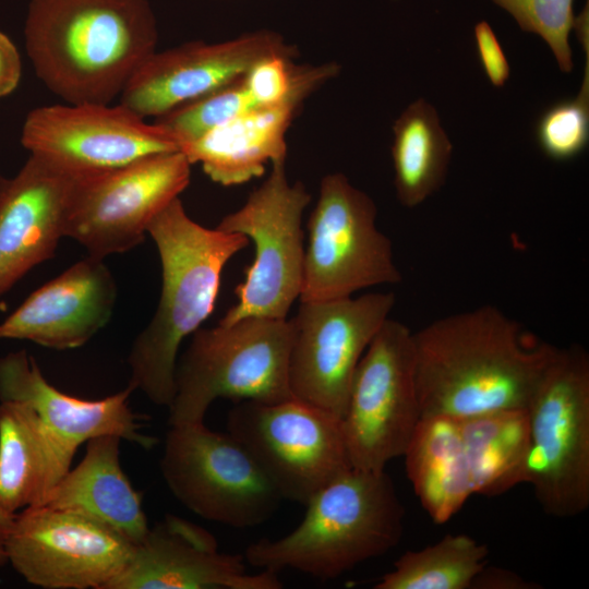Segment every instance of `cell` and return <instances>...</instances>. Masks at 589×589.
Segmentation results:
<instances>
[{"label": "cell", "mask_w": 589, "mask_h": 589, "mask_svg": "<svg viewBox=\"0 0 589 589\" xmlns=\"http://www.w3.org/2000/svg\"><path fill=\"white\" fill-rule=\"evenodd\" d=\"M15 515L7 513L0 506V567L8 564L7 558V540L13 525Z\"/></svg>", "instance_id": "836d02e7"}, {"label": "cell", "mask_w": 589, "mask_h": 589, "mask_svg": "<svg viewBox=\"0 0 589 589\" xmlns=\"http://www.w3.org/2000/svg\"><path fill=\"white\" fill-rule=\"evenodd\" d=\"M290 320L245 317L200 327L178 357L170 425L204 422L218 398L279 402L294 398L288 377Z\"/></svg>", "instance_id": "5b68a950"}, {"label": "cell", "mask_w": 589, "mask_h": 589, "mask_svg": "<svg viewBox=\"0 0 589 589\" xmlns=\"http://www.w3.org/2000/svg\"><path fill=\"white\" fill-rule=\"evenodd\" d=\"M75 178L36 155L0 177V298L56 254Z\"/></svg>", "instance_id": "ac0fdd59"}, {"label": "cell", "mask_w": 589, "mask_h": 589, "mask_svg": "<svg viewBox=\"0 0 589 589\" xmlns=\"http://www.w3.org/2000/svg\"><path fill=\"white\" fill-rule=\"evenodd\" d=\"M25 47L37 77L67 104H110L156 51L148 0H31Z\"/></svg>", "instance_id": "7a4b0ae2"}, {"label": "cell", "mask_w": 589, "mask_h": 589, "mask_svg": "<svg viewBox=\"0 0 589 589\" xmlns=\"http://www.w3.org/2000/svg\"><path fill=\"white\" fill-rule=\"evenodd\" d=\"M305 515L283 538L260 539L244 552L250 565L293 569L328 580L386 554L401 540L405 508L383 471L351 469L304 505Z\"/></svg>", "instance_id": "277c9868"}, {"label": "cell", "mask_w": 589, "mask_h": 589, "mask_svg": "<svg viewBox=\"0 0 589 589\" xmlns=\"http://www.w3.org/2000/svg\"><path fill=\"white\" fill-rule=\"evenodd\" d=\"M191 164L180 151L75 179L64 237L105 260L143 242L152 220L187 189Z\"/></svg>", "instance_id": "7c38bea8"}, {"label": "cell", "mask_w": 589, "mask_h": 589, "mask_svg": "<svg viewBox=\"0 0 589 589\" xmlns=\"http://www.w3.org/2000/svg\"><path fill=\"white\" fill-rule=\"evenodd\" d=\"M421 418L527 409L557 347L484 304L412 332Z\"/></svg>", "instance_id": "6da1fadb"}, {"label": "cell", "mask_w": 589, "mask_h": 589, "mask_svg": "<svg viewBox=\"0 0 589 589\" xmlns=\"http://www.w3.org/2000/svg\"><path fill=\"white\" fill-rule=\"evenodd\" d=\"M404 457L413 491L435 524L447 522L473 494L458 418L422 417Z\"/></svg>", "instance_id": "cb8c5ba5"}, {"label": "cell", "mask_w": 589, "mask_h": 589, "mask_svg": "<svg viewBox=\"0 0 589 589\" xmlns=\"http://www.w3.org/2000/svg\"><path fill=\"white\" fill-rule=\"evenodd\" d=\"M22 76V61L16 46L0 32V98L13 93Z\"/></svg>", "instance_id": "1f68e13d"}, {"label": "cell", "mask_w": 589, "mask_h": 589, "mask_svg": "<svg viewBox=\"0 0 589 589\" xmlns=\"http://www.w3.org/2000/svg\"><path fill=\"white\" fill-rule=\"evenodd\" d=\"M507 11L525 32L542 37L558 68L573 70L569 33L574 27V0H492Z\"/></svg>", "instance_id": "f546056e"}, {"label": "cell", "mask_w": 589, "mask_h": 589, "mask_svg": "<svg viewBox=\"0 0 589 589\" xmlns=\"http://www.w3.org/2000/svg\"><path fill=\"white\" fill-rule=\"evenodd\" d=\"M474 41L481 67L496 87L505 85L509 77V64L489 23L481 21L474 27Z\"/></svg>", "instance_id": "4dcf8cb0"}, {"label": "cell", "mask_w": 589, "mask_h": 589, "mask_svg": "<svg viewBox=\"0 0 589 589\" xmlns=\"http://www.w3.org/2000/svg\"><path fill=\"white\" fill-rule=\"evenodd\" d=\"M488 555V546L472 537L449 533L432 545L405 552L374 588L470 589Z\"/></svg>", "instance_id": "4316f807"}, {"label": "cell", "mask_w": 589, "mask_h": 589, "mask_svg": "<svg viewBox=\"0 0 589 589\" xmlns=\"http://www.w3.org/2000/svg\"><path fill=\"white\" fill-rule=\"evenodd\" d=\"M473 494L500 495L522 483L529 449L527 409L458 418Z\"/></svg>", "instance_id": "d4e9b609"}, {"label": "cell", "mask_w": 589, "mask_h": 589, "mask_svg": "<svg viewBox=\"0 0 589 589\" xmlns=\"http://www.w3.org/2000/svg\"><path fill=\"white\" fill-rule=\"evenodd\" d=\"M21 143L75 179L95 177L142 158L180 151L166 128L119 104L37 107L22 127Z\"/></svg>", "instance_id": "5bb4252c"}, {"label": "cell", "mask_w": 589, "mask_h": 589, "mask_svg": "<svg viewBox=\"0 0 589 589\" xmlns=\"http://www.w3.org/2000/svg\"><path fill=\"white\" fill-rule=\"evenodd\" d=\"M581 88L572 99L558 101L540 117L536 136L543 153L555 160L579 155L589 139V49Z\"/></svg>", "instance_id": "f1b7e54d"}, {"label": "cell", "mask_w": 589, "mask_h": 589, "mask_svg": "<svg viewBox=\"0 0 589 589\" xmlns=\"http://www.w3.org/2000/svg\"><path fill=\"white\" fill-rule=\"evenodd\" d=\"M274 53L297 57V48L277 32L256 29L238 37L193 40L152 53L134 72L120 104L146 119L208 95L241 79L259 60Z\"/></svg>", "instance_id": "2e32d148"}, {"label": "cell", "mask_w": 589, "mask_h": 589, "mask_svg": "<svg viewBox=\"0 0 589 589\" xmlns=\"http://www.w3.org/2000/svg\"><path fill=\"white\" fill-rule=\"evenodd\" d=\"M117 284L103 259L87 255L33 291L0 322V339L56 350L84 346L109 322Z\"/></svg>", "instance_id": "d6986e66"}, {"label": "cell", "mask_w": 589, "mask_h": 589, "mask_svg": "<svg viewBox=\"0 0 589 589\" xmlns=\"http://www.w3.org/2000/svg\"><path fill=\"white\" fill-rule=\"evenodd\" d=\"M277 573L250 575L243 555L218 551L215 537L175 515L149 527L107 589H280Z\"/></svg>", "instance_id": "e0dca14e"}, {"label": "cell", "mask_w": 589, "mask_h": 589, "mask_svg": "<svg viewBox=\"0 0 589 589\" xmlns=\"http://www.w3.org/2000/svg\"><path fill=\"white\" fill-rule=\"evenodd\" d=\"M159 466L184 507L220 525H262L284 500L235 436L212 431L204 422L170 425Z\"/></svg>", "instance_id": "9c48e42d"}, {"label": "cell", "mask_w": 589, "mask_h": 589, "mask_svg": "<svg viewBox=\"0 0 589 589\" xmlns=\"http://www.w3.org/2000/svg\"><path fill=\"white\" fill-rule=\"evenodd\" d=\"M305 98L254 107L180 147L191 165L224 187L261 177L266 164L287 158L286 135Z\"/></svg>", "instance_id": "44dd1931"}, {"label": "cell", "mask_w": 589, "mask_h": 589, "mask_svg": "<svg viewBox=\"0 0 589 589\" xmlns=\"http://www.w3.org/2000/svg\"><path fill=\"white\" fill-rule=\"evenodd\" d=\"M529 449L522 482L545 514L575 517L589 507V356L558 352L528 408Z\"/></svg>", "instance_id": "8992f818"}, {"label": "cell", "mask_w": 589, "mask_h": 589, "mask_svg": "<svg viewBox=\"0 0 589 589\" xmlns=\"http://www.w3.org/2000/svg\"><path fill=\"white\" fill-rule=\"evenodd\" d=\"M133 390L128 385L101 399L79 398L50 384L26 350L0 357V400L27 404L47 430L74 455L83 443L107 434L144 449L157 445L155 436L142 432V416L130 407Z\"/></svg>", "instance_id": "ffe728a7"}, {"label": "cell", "mask_w": 589, "mask_h": 589, "mask_svg": "<svg viewBox=\"0 0 589 589\" xmlns=\"http://www.w3.org/2000/svg\"><path fill=\"white\" fill-rule=\"evenodd\" d=\"M254 107L257 106L249 96L242 76L229 85L154 119V122L169 130L181 147Z\"/></svg>", "instance_id": "83f0119b"}, {"label": "cell", "mask_w": 589, "mask_h": 589, "mask_svg": "<svg viewBox=\"0 0 589 589\" xmlns=\"http://www.w3.org/2000/svg\"><path fill=\"white\" fill-rule=\"evenodd\" d=\"M287 158L271 164L268 177L237 211L216 226L244 235L255 248L244 280L237 285V303L219 320L229 325L245 317L287 318L300 297L304 243L302 215L311 195L301 181L288 179Z\"/></svg>", "instance_id": "52a82bcc"}, {"label": "cell", "mask_w": 589, "mask_h": 589, "mask_svg": "<svg viewBox=\"0 0 589 589\" xmlns=\"http://www.w3.org/2000/svg\"><path fill=\"white\" fill-rule=\"evenodd\" d=\"M133 545L88 516L39 505L15 515L7 558L27 582L40 588L107 589Z\"/></svg>", "instance_id": "9a60e30c"}, {"label": "cell", "mask_w": 589, "mask_h": 589, "mask_svg": "<svg viewBox=\"0 0 589 589\" xmlns=\"http://www.w3.org/2000/svg\"><path fill=\"white\" fill-rule=\"evenodd\" d=\"M147 233L158 251L161 289L155 314L131 346L129 385L169 407L180 346L213 313L226 264L250 241L194 221L180 197L152 220Z\"/></svg>", "instance_id": "3957f363"}, {"label": "cell", "mask_w": 589, "mask_h": 589, "mask_svg": "<svg viewBox=\"0 0 589 589\" xmlns=\"http://www.w3.org/2000/svg\"><path fill=\"white\" fill-rule=\"evenodd\" d=\"M120 441L111 434L87 441L82 460L59 481L43 505L81 513L135 544L149 526L142 493L121 467Z\"/></svg>", "instance_id": "7402d4cb"}, {"label": "cell", "mask_w": 589, "mask_h": 589, "mask_svg": "<svg viewBox=\"0 0 589 589\" xmlns=\"http://www.w3.org/2000/svg\"><path fill=\"white\" fill-rule=\"evenodd\" d=\"M226 425L284 500L305 505L352 469L341 418L297 398L240 400L229 410Z\"/></svg>", "instance_id": "30bf717a"}, {"label": "cell", "mask_w": 589, "mask_h": 589, "mask_svg": "<svg viewBox=\"0 0 589 589\" xmlns=\"http://www.w3.org/2000/svg\"><path fill=\"white\" fill-rule=\"evenodd\" d=\"M393 133L396 195L402 206L413 208L444 184L453 146L436 109L421 98L401 112Z\"/></svg>", "instance_id": "484cf974"}, {"label": "cell", "mask_w": 589, "mask_h": 589, "mask_svg": "<svg viewBox=\"0 0 589 589\" xmlns=\"http://www.w3.org/2000/svg\"><path fill=\"white\" fill-rule=\"evenodd\" d=\"M541 586L531 582L506 568L486 565L474 578L471 588L476 589H536Z\"/></svg>", "instance_id": "d6a6232c"}, {"label": "cell", "mask_w": 589, "mask_h": 589, "mask_svg": "<svg viewBox=\"0 0 589 589\" xmlns=\"http://www.w3.org/2000/svg\"><path fill=\"white\" fill-rule=\"evenodd\" d=\"M420 419L412 330L388 317L358 363L341 418L352 468L385 470Z\"/></svg>", "instance_id": "8fae6325"}, {"label": "cell", "mask_w": 589, "mask_h": 589, "mask_svg": "<svg viewBox=\"0 0 589 589\" xmlns=\"http://www.w3.org/2000/svg\"><path fill=\"white\" fill-rule=\"evenodd\" d=\"M73 457L27 404L0 400V506L7 513L43 505Z\"/></svg>", "instance_id": "603a6c76"}, {"label": "cell", "mask_w": 589, "mask_h": 589, "mask_svg": "<svg viewBox=\"0 0 589 589\" xmlns=\"http://www.w3.org/2000/svg\"><path fill=\"white\" fill-rule=\"evenodd\" d=\"M395 302L392 291L300 301L290 320L292 396L342 418L358 363Z\"/></svg>", "instance_id": "4fadbf2b"}, {"label": "cell", "mask_w": 589, "mask_h": 589, "mask_svg": "<svg viewBox=\"0 0 589 589\" xmlns=\"http://www.w3.org/2000/svg\"><path fill=\"white\" fill-rule=\"evenodd\" d=\"M370 195L341 172L324 176L308 223L300 301L353 296L402 279Z\"/></svg>", "instance_id": "ba28073f"}]
</instances>
